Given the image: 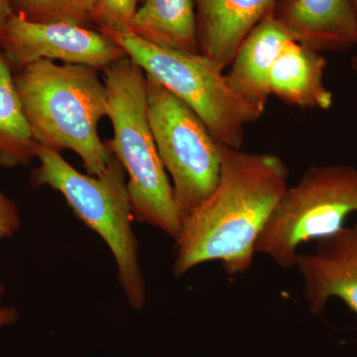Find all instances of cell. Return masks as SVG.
Masks as SVG:
<instances>
[{"label": "cell", "instance_id": "cell-10", "mask_svg": "<svg viewBox=\"0 0 357 357\" xmlns=\"http://www.w3.org/2000/svg\"><path fill=\"white\" fill-rule=\"evenodd\" d=\"M271 14L295 41L319 53L356 46L349 0H274Z\"/></svg>", "mask_w": 357, "mask_h": 357}, {"label": "cell", "instance_id": "cell-21", "mask_svg": "<svg viewBox=\"0 0 357 357\" xmlns=\"http://www.w3.org/2000/svg\"><path fill=\"white\" fill-rule=\"evenodd\" d=\"M351 66L352 72L354 73V75H356L357 77V54L351 58Z\"/></svg>", "mask_w": 357, "mask_h": 357}, {"label": "cell", "instance_id": "cell-12", "mask_svg": "<svg viewBox=\"0 0 357 357\" xmlns=\"http://www.w3.org/2000/svg\"><path fill=\"white\" fill-rule=\"evenodd\" d=\"M292 39L270 13L244 38L227 69L230 86L259 119L270 96V72L282 49Z\"/></svg>", "mask_w": 357, "mask_h": 357}, {"label": "cell", "instance_id": "cell-22", "mask_svg": "<svg viewBox=\"0 0 357 357\" xmlns=\"http://www.w3.org/2000/svg\"><path fill=\"white\" fill-rule=\"evenodd\" d=\"M349 2H351L352 11H354V18H356V29H357V0H349ZM356 46H357V44H356Z\"/></svg>", "mask_w": 357, "mask_h": 357}, {"label": "cell", "instance_id": "cell-13", "mask_svg": "<svg viewBox=\"0 0 357 357\" xmlns=\"http://www.w3.org/2000/svg\"><path fill=\"white\" fill-rule=\"evenodd\" d=\"M326 66L323 53L290 40L270 72L269 95L299 109H330L333 95L325 83Z\"/></svg>", "mask_w": 357, "mask_h": 357}, {"label": "cell", "instance_id": "cell-19", "mask_svg": "<svg viewBox=\"0 0 357 357\" xmlns=\"http://www.w3.org/2000/svg\"><path fill=\"white\" fill-rule=\"evenodd\" d=\"M13 14L10 0H0V34Z\"/></svg>", "mask_w": 357, "mask_h": 357}, {"label": "cell", "instance_id": "cell-16", "mask_svg": "<svg viewBox=\"0 0 357 357\" xmlns=\"http://www.w3.org/2000/svg\"><path fill=\"white\" fill-rule=\"evenodd\" d=\"M95 0H10L13 13L35 22H66L89 27Z\"/></svg>", "mask_w": 357, "mask_h": 357}, {"label": "cell", "instance_id": "cell-17", "mask_svg": "<svg viewBox=\"0 0 357 357\" xmlns=\"http://www.w3.org/2000/svg\"><path fill=\"white\" fill-rule=\"evenodd\" d=\"M137 2L138 0H95L91 22L102 31L131 32Z\"/></svg>", "mask_w": 357, "mask_h": 357}, {"label": "cell", "instance_id": "cell-2", "mask_svg": "<svg viewBox=\"0 0 357 357\" xmlns=\"http://www.w3.org/2000/svg\"><path fill=\"white\" fill-rule=\"evenodd\" d=\"M14 83L39 145L72 150L89 175L102 177L109 171L115 156L98 131L109 114V93L98 70L39 60L16 70Z\"/></svg>", "mask_w": 357, "mask_h": 357}, {"label": "cell", "instance_id": "cell-1", "mask_svg": "<svg viewBox=\"0 0 357 357\" xmlns=\"http://www.w3.org/2000/svg\"><path fill=\"white\" fill-rule=\"evenodd\" d=\"M220 149L218 184L183 220L175 241V277L211 261L222 263L231 276L246 273L256 243L289 188L287 166L277 155L220 144Z\"/></svg>", "mask_w": 357, "mask_h": 357}, {"label": "cell", "instance_id": "cell-5", "mask_svg": "<svg viewBox=\"0 0 357 357\" xmlns=\"http://www.w3.org/2000/svg\"><path fill=\"white\" fill-rule=\"evenodd\" d=\"M100 31L198 115L218 144L241 149L245 126L259 117L237 96L225 73L211 59L201 53L162 48L131 32Z\"/></svg>", "mask_w": 357, "mask_h": 357}, {"label": "cell", "instance_id": "cell-9", "mask_svg": "<svg viewBox=\"0 0 357 357\" xmlns=\"http://www.w3.org/2000/svg\"><path fill=\"white\" fill-rule=\"evenodd\" d=\"M295 267L312 314L321 316L335 298L357 316V223L317 241L312 252L299 253Z\"/></svg>", "mask_w": 357, "mask_h": 357}, {"label": "cell", "instance_id": "cell-11", "mask_svg": "<svg viewBox=\"0 0 357 357\" xmlns=\"http://www.w3.org/2000/svg\"><path fill=\"white\" fill-rule=\"evenodd\" d=\"M274 0H195L199 53L227 70L249 32L272 13Z\"/></svg>", "mask_w": 357, "mask_h": 357}, {"label": "cell", "instance_id": "cell-20", "mask_svg": "<svg viewBox=\"0 0 357 357\" xmlns=\"http://www.w3.org/2000/svg\"><path fill=\"white\" fill-rule=\"evenodd\" d=\"M18 319V314L16 309L10 307H0V328L4 326L11 325Z\"/></svg>", "mask_w": 357, "mask_h": 357}, {"label": "cell", "instance_id": "cell-14", "mask_svg": "<svg viewBox=\"0 0 357 357\" xmlns=\"http://www.w3.org/2000/svg\"><path fill=\"white\" fill-rule=\"evenodd\" d=\"M131 33L162 48L199 53L195 0H142Z\"/></svg>", "mask_w": 357, "mask_h": 357}, {"label": "cell", "instance_id": "cell-15", "mask_svg": "<svg viewBox=\"0 0 357 357\" xmlns=\"http://www.w3.org/2000/svg\"><path fill=\"white\" fill-rule=\"evenodd\" d=\"M38 148L21 105L13 69L0 50V166L26 165L36 158Z\"/></svg>", "mask_w": 357, "mask_h": 357}, {"label": "cell", "instance_id": "cell-3", "mask_svg": "<svg viewBox=\"0 0 357 357\" xmlns=\"http://www.w3.org/2000/svg\"><path fill=\"white\" fill-rule=\"evenodd\" d=\"M102 72L109 93L107 117L114 128V137L105 143L128 174L134 220L176 241L182 218L148 121L146 75L128 57Z\"/></svg>", "mask_w": 357, "mask_h": 357}, {"label": "cell", "instance_id": "cell-6", "mask_svg": "<svg viewBox=\"0 0 357 357\" xmlns=\"http://www.w3.org/2000/svg\"><path fill=\"white\" fill-rule=\"evenodd\" d=\"M357 213V168L349 164L312 166L289 187L255 245L283 269L295 267L299 248L344 229Z\"/></svg>", "mask_w": 357, "mask_h": 357}, {"label": "cell", "instance_id": "cell-4", "mask_svg": "<svg viewBox=\"0 0 357 357\" xmlns=\"http://www.w3.org/2000/svg\"><path fill=\"white\" fill-rule=\"evenodd\" d=\"M38 168L33 182L48 185L65 197L77 218L107 244L117 265L119 281L128 302L140 310L146 300V288L138 261V243L132 229V208L126 171L115 157L102 176L84 175L68 163L60 152L39 145Z\"/></svg>", "mask_w": 357, "mask_h": 357}, {"label": "cell", "instance_id": "cell-7", "mask_svg": "<svg viewBox=\"0 0 357 357\" xmlns=\"http://www.w3.org/2000/svg\"><path fill=\"white\" fill-rule=\"evenodd\" d=\"M146 79L148 121L160 158L172 178L183 222L218 184L220 144L185 102L153 77L146 75Z\"/></svg>", "mask_w": 357, "mask_h": 357}, {"label": "cell", "instance_id": "cell-18", "mask_svg": "<svg viewBox=\"0 0 357 357\" xmlns=\"http://www.w3.org/2000/svg\"><path fill=\"white\" fill-rule=\"evenodd\" d=\"M21 218L17 206L0 190V243L2 239L11 237L20 229ZM4 294V287L0 282V299Z\"/></svg>", "mask_w": 357, "mask_h": 357}, {"label": "cell", "instance_id": "cell-8", "mask_svg": "<svg viewBox=\"0 0 357 357\" xmlns=\"http://www.w3.org/2000/svg\"><path fill=\"white\" fill-rule=\"evenodd\" d=\"M0 50L13 70L39 60L103 70L128 57L114 40L98 29L66 22H35L15 13L0 34Z\"/></svg>", "mask_w": 357, "mask_h": 357}]
</instances>
